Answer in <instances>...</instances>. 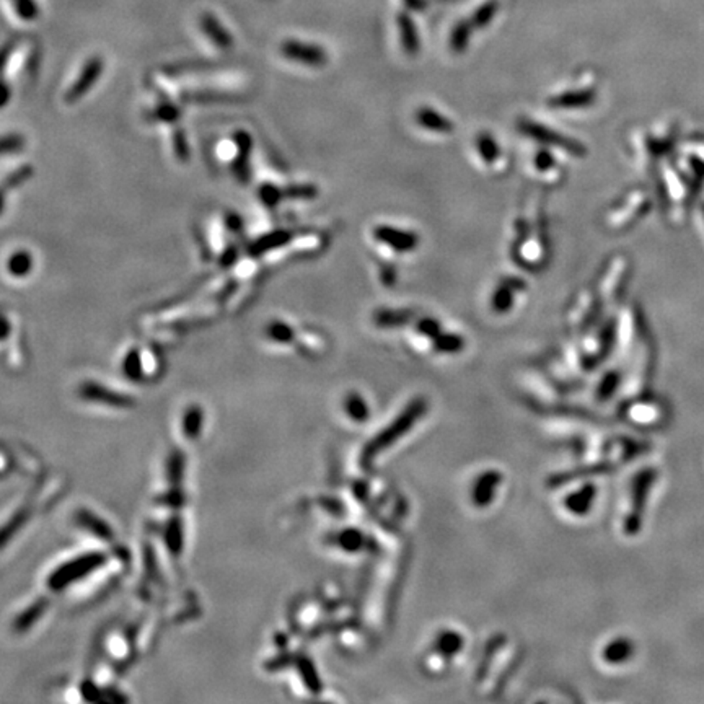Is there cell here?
I'll return each mask as SVG.
<instances>
[{
  "label": "cell",
  "mask_w": 704,
  "mask_h": 704,
  "mask_svg": "<svg viewBox=\"0 0 704 704\" xmlns=\"http://www.w3.org/2000/svg\"><path fill=\"white\" fill-rule=\"evenodd\" d=\"M473 32V25L471 22H460L453 28V32L450 34V48L453 53L460 54L467 49L469 43V36H471Z\"/></svg>",
  "instance_id": "d6986e66"
},
{
  "label": "cell",
  "mask_w": 704,
  "mask_h": 704,
  "mask_svg": "<svg viewBox=\"0 0 704 704\" xmlns=\"http://www.w3.org/2000/svg\"><path fill=\"white\" fill-rule=\"evenodd\" d=\"M103 67H104V64L99 57L88 59V61L83 64L82 71H80V74L77 76L76 82H74L71 87L67 88L66 95H64V99H66L69 104H72V103L78 102V99H82L85 95L88 93V90L98 82L99 76L103 74Z\"/></svg>",
  "instance_id": "5b68a950"
},
{
  "label": "cell",
  "mask_w": 704,
  "mask_h": 704,
  "mask_svg": "<svg viewBox=\"0 0 704 704\" xmlns=\"http://www.w3.org/2000/svg\"><path fill=\"white\" fill-rule=\"evenodd\" d=\"M281 53L289 61L305 64L308 67H323L328 62V56L324 53V49L317 46V44L294 41V39L282 43Z\"/></svg>",
  "instance_id": "277c9868"
},
{
  "label": "cell",
  "mask_w": 704,
  "mask_h": 704,
  "mask_svg": "<svg viewBox=\"0 0 704 704\" xmlns=\"http://www.w3.org/2000/svg\"><path fill=\"white\" fill-rule=\"evenodd\" d=\"M463 644H465V641H463L462 634L457 633V631H452V629H448V631H442L437 636L436 651L441 654V656L450 658L453 656H457V654L462 651Z\"/></svg>",
  "instance_id": "9a60e30c"
},
{
  "label": "cell",
  "mask_w": 704,
  "mask_h": 704,
  "mask_svg": "<svg viewBox=\"0 0 704 704\" xmlns=\"http://www.w3.org/2000/svg\"><path fill=\"white\" fill-rule=\"evenodd\" d=\"M394 279H396V272H394L393 268L383 269V271H382V281L385 282L387 286H393Z\"/></svg>",
  "instance_id": "1f68e13d"
},
{
  "label": "cell",
  "mask_w": 704,
  "mask_h": 704,
  "mask_svg": "<svg viewBox=\"0 0 704 704\" xmlns=\"http://www.w3.org/2000/svg\"><path fill=\"white\" fill-rule=\"evenodd\" d=\"M22 147H23V137L18 136V134H8V136L0 137V156L17 152Z\"/></svg>",
  "instance_id": "f546056e"
},
{
  "label": "cell",
  "mask_w": 704,
  "mask_h": 704,
  "mask_svg": "<svg viewBox=\"0 0 704 704\" xmlns=\"http://www.w3.org/2000/svg\"><path fill=\"white\" fill-rule=\"evenodd\" d=\"M592 499H593V488L587 486L584 488L582 491L571 494V496L566 499V506L569 511L574 513H584L586 511H588V506H591Z\"/></svg>",
  "instance_id": "ffe728a7"
},
{
  "label": "cell",
  "mask_w": 704,
  "mask_h": 704,
  "mask_svg": "<svg viewBox=\"0 0 704 704\" xmlns=\"http://www.w3.org/2000/svg\"><path fill=\"white\" fill-rule=\"evenodd\" d=\"M592 92H567L556 95V97H551L548 99V106L549 108H556V109H574V108H582L587 106L588 103L592 102Z\"/></svg>",
  "instance_id": "30bf717a"
},
{
  "label": "cell",
  "mask_w": 704,
  "mask_h": 704,
  "mask_svg": "<svg viewBox=\"0 0 704 704\" xmlns=\"http://www.w3.org/2000/svg\"><path fill=\"white\" fill-rule=\"evenodd\" d=\"M474 146H476L479 158H481L486 165H489V167L496 163L499 157H501V147H499L496 139L492 137V134L479 132Z\"/></svg>",
  "instance_id": "5bb4252c"
},
{
  "label": "cell",
  "mask_w": 704,
  "mask_h": 704,
  "mask_svg": "<svg viewBox=\"0 0 704 704\" xmlns=\"http://www.w3.org/2000/svg\"><path fill=\"white\" fill-rule=\"evenodd\" d=\"M344 408H346L347 416L356 422H366L371 416L367 401L359 393H349L344 401Z\"/></svg>",
  "instance_id": "e0dca14e"
},
{
  "label": "cell",
  "mask_w": 704,
  "mask_h": 704,
  "mask_svg": "<svg viewBox=\"0 0 704 704\" xmlns=\"http://www.w3.org/2000/svg\"><path fill=\"white\" fill-rule=\"evenodd\" d=\"M301 668L303 672V680H305V685L310 688L312 693H318L319 688H322V683L318 680V673L315 670V667L312 665V662L308 658H302L301 661Z\"/></svg>",
  "instance_id": "83f0119b"
},
{
  "label": "cell",
  "mask_w": 704,
  "mask_h": 704,
  "mask_svg": "<svg viewBox=\"0 0 704 704\" xmlns=\"http://www.w3.org/2000/svg\"><path fill=\"white\" fill-rule=\"evenodd\" d=\"M533 165H535V168L538 170V172L546 173V172H551L554 165H556V162H554V157L551 156V152L540 151V152H537L535 158H533Z\"/></svg>",
  "instance_id": "4dcf8cb0"
},
{
  "label": "cell",
  "mask_w": 704,
  "mask_h": 704,
  "mask_svg": "<svg viewBox=\"0 0 704 704\" xmlns=\"http://www.w3.org/2000/svg\"><path fill=\"white\" fill-rule=\"evenodd\" d=\"M202 32L211 38V41L221 49H228L232 46V38L226 28L219 23V20L211 13H206L201 18Z\"/></svg>",
  "instance_id": "ba28073f"
},
{
  "label": "cell",
  "mask_w": 704,
  "mask_h": 704,
  "mask_svg": "<svg viewBox=\"0 0 704 704\" xmlns=\"http://www.w3.org/2000/svg\"><path fill=\"white\" fill-rule=\"evenodd\" d=\"M266 333H268V336L272 339V341L281 343V344L292 343L294 338H296V331H294L291 324H287L284 322L269 323Z\"/></svg>",
  "instance_id": "7402d4cb"
},
{
  "label": "cell",
  "mask_w": 704,
  "mask_h": 704,
  "mask_svg": "<svg viewBox=\"0 0 704 704\" xmlns=\"http://www.w3.org/2000/svg\"><path fill=\"white\" fill-rule=\"evenodd\" d=\"M496 12H497V4L496 2H489L486 5H483V7L479 8L478 12L473 15V18H471L473 28H484V27H486V25L492 20L494 15H496Z\"/></svg>",
  "instance_id": "484cf974"
},
{
  "label": "cell",
  "mask_w": 704,
  "mask_h": 704,
  "mask_svg": "<svg viewBox=\"0 0 704 704\" xmlns=\"http://www.w3.org/2000/svg\"><path fill=\"white\" fill-rule=\"evenodd\" d=\"M373 323L377 324L378 328H401L404 324L409 323L413 319V312L411 310H394V308H380L373 313Z\"/></svg>",
  "instance_id": "9c48e42d"
},
{
  "label": "cell",
  "mask_w": 704,
  "mask_h": 704,
  "mask_svg": "<svg viewBox=\"0 0 704 704\" xmlns=\"http://www.w3.org/2000/svg\"><path fill=\"white\" fill-rule=\"evenodd\" d=\"M4 202H5V189H0V214L4 211Z\"/></svg>",
  "instance_id": "d6a6232c"
},
{
  "label": "cell",
  "mask_w": 704,
  "mask_h": 704,
  "mask_svg": "<svg viewBox=\"0 0 704 704\" xmlns=\"http://www.w3.org/2000/svg\"><path fill=\"white\" fill-rule=\"evenodd\" d=\"M502 474L496 469H489L479 474L473 486V502L478 507H488L496 497L497 488L501 486Z\"/></svg>",
  "instance_id": "8992f818"
},
{
  "label": "cell",
  "mask_w": 704,
  "mask_h": 704,
  "mask_svg": "<svg viewBox=\"0 0 704 704\" xmlns=\"http://www.w3.org/2000/svg\"><path fill=\"white\" fill-rule=\"evenodd\" d=\"M372 233L378 243L385 244L388 249L398 254L413 253L419 247V235L411 230H404V228L382 223V226L373 227Z\"/></svg>",
  "instance_id": "3957f363"
},
{
  "label": "cell",
  "mask_w": 704,
  "mask_h": 704,
  "mask_svg": "<svg viewBox=\"0 0 704 704\" xmlns=\"http://www.w3.org/2000/svg\"><path fill=\"white\" fill-rule=\"evenodd\" d=\"M152 116L157 119V121H163V123H174L178 119L179 116V109L174 106V104L172 102H167V103H162V104H158V106H156V109H153V113H152Z\"/></svg>",
  "instance_id": "4316f807"
},
{
  "label": "cell",
  "mask_w": 704,
  "mask_h": 704,
  "mask_svg": "<svg viewBox=\"0 0 704 704\" xmlns=\"http://www.w3.org/2000/svg\"><path fill=\"white\" fill-rule=\"evenodd\" d=\"M7 266H8V272L12 274V276L25 277V276H28L29 271H32L33 259H32V256H29V253L18 251L8 259Z\"/></svg>",
  "instance_id": "44dd1931"
},
{
  "label": "cell",
  "mask_w": 704,
  "mask_h": 704,
  "mask_svg": "<svg viewBox=\"0 0 704 704\" xmlns=\"http://www.w3.org/2000/svg\"><path fill=\"white\" fill-rule=\"evenodd\" d=\"M282 198H286L284 196V191L279 186H276V184H263V186L259 188V199H261L264 206L276 207L277 204L282 201Z\"/></svg>",
  "instance_id": "603a6c76"
},
{
  "label": "cell",
  "mask_w": 704,
  "mask_h": 704,
  "mask_svg": "<svg viewBox=\"0 0 704 704\" xmlns=\"http://www.w3.org/2000/svg\"><path fill=\"white\" fill-rule=\"evenodd\" d=\"M517 129H518V132L523 134V136L530 137V139H533V141L543 144V146L562 149V151L571 152V153H582L584 152V149L579 146L577 142L571 141V139L562 136V134L554 132V129L545 126V124L533 121V119L518 118Z\"/></svg>",
  "instance_id": "7a4b0ae2"
},
{
  "label": "cell",
  "mask_w": 704,
  "mask_h": 704,
  "mask_svg": "<svg viewBox=\"0 0 704 704\" xmlns=\"http://www.w3.org/2000/svg\"><path fill=\"white\" fill-rule=\"evenodd\" d=\"M338 546L347 553L361 551L366 545V537L357 528H346L338 535Z\"/></svg>",
  "instance_id": "ac0fdd59"
},
{
  "label": "cell",
  "mask_w": 704,
  "mask_h": 704,
  "mask_svg": "<svg viewBox=\"0 0 704 704\" xmlns=\"http://www.w3.org/2000/svg\"><path fill=\"white\" fill-rule=\"evenodd\" d=\"M399 36H401L403 49L409 56H416L419 53V34L414 27L413 20L408 15H399L398 18Z\"/></svg>",
  "instance_id": "8fae6325"
},
{
  "label": "cell",
  "mask_w": 704,
  "mask_h": 704,
  "mask_svg": "<svg viewBox=\"0 0 704 704\" xmlns=\"http://www.w3.org/2000/svg\"><path fill=\"white\" fill-rule=\"evenodd\" d=\"M318 189L313 184H292L289 186L286 191H284V196L291 198V199H313L317 198Z\"/></svg>",
  "instance_id": "d4e9b609"
},
{
  "label": "cell",
  "mask_w": 704,
  "mask_h": 704,
  "mask_svg": "<svg viewBox=\"0 0 704 704\" xmlns=\"http://www.w3.org/2000/svg\"><path fill=\"white\" fill-rule=\"evenodd\" d=\"M13 4L20 18L27 20V22H32V20L38 17V7L33 0H13Z\"/></svg>",
  "instance_id": "f1b7e54d"
},
{
  "label": "cell",
  "mask_w": 704,
  "mask_h": 704,
  "mask_svg": "<svg viewBox=\"0 0 704 704\" xmlns=\"http://www.w3.org/2000/svg\"><path fill=\"white\" fill-rule=\"evenodd\" d=\"M434 349L441 354H458L465 349V338L457 333H441L432 339Z\"/></svg>",
  "instance_id": "2e32d148"
},
{
  "label": "cell",
  "mask_w": 704,
  "mask_h": 704,
  "mask_svg": "<svg viewBox=\"0 0 704 704\" xmlns=\"http://www.w3.org/2000/svg\"><path fill=\"white\" fill-rule=\"evenodd\" d=\"M427 409V401L424 398H416L413 399L411 403L408 404V408L399 414V416L394 419L393 424H390L387 429H383V432L378 434L368 442V446L364 448L362 452V463L364 465H371V462L375 458L378 453H382L383 450H387L388 447H392L398 439H401L403 436H406L414 424H416L419 419L424 416Z\"/></svg>",
  "instance_id": "6da1fadb"
},
{
  "label": "cell",
  "mask_w": 704,
  "mask_h": 704,
  "mask_svg": "<svg viewBox=\"0 0 704 704\" xmlns=\"http://www.w3.org/2000/svg\"><path fill=\"white\" fill-rule=\"evenodd\" d=\"M291 238H292V235H291V232H287V230H277V232L268 233V235H264V237L258 238L256 242L251 244L249 251H251L253 254H264L268 251H272V249L281 248V247H284V244H287L289 242H291Z\"/></svg>",
  "instance_id": "4fadbf2b"
},
{
  "label": "cell",
  "mask_w": 704,
  "mask_h": 704,
  "mask_svg": "<svg viewBox=\"0 0 704 704\" xmlns=\"http://www.w3.org/2000/svg\"><path fill=\"white\" fill-rule=\"evenodd\" d=\"M416 331L432 341V339H436L439 334L442 333V324L436 318L426 317V318H421L416 323Z\"/></svg>",
  "instance_id": "cb8c5ba5"
},
{
  "label": "cell",
  "mask_w": 704,
  "mask_h": 704,
  "mask_svg": "<svg viewBox=\"0 0 704 704\" xmlns=\"http://www.w3.org/2000/svg\"><path fill=\"white\" fill-rule=\"evenodd\" d=\"M414 121H416L417 126H421L422 129H426L429 132H436V134H452L453 123L448 119L446 114L439 113L437 109H434L431 106H421L414 113Z\"/></svg>",
  "instance_id": "52a82bcc"
},
{
  "label": "cell",
  "mask_w": 704,
  "mask_h": 704,
  "mask_svg": "<svg viewBox=\"0 0 704 704\" xmlns=\"http://www.w3.org/2000/svg\"><path fill=\"white\" fill-rule=\"evenodd\" d=\"M516 289H512L509 284L501 281V284L494 289L491 296V308L494 313L506 315L512 310L513 303H516Z\"/></svg>",
  "instance_id": "7c38bea8"
}]
</instances>
